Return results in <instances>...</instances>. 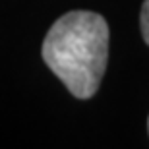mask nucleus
<instances>
[{
    "instance_id": "1",
    "label": "nucleus",
    "mask_w": 149,
    "mask_h": 149,
    "mask_svg": "<svg viewBox=\"0 0 149 149\" xmlns=\"http://www.w3.org/2000/svg\"><path fill=\"white\" fill-rule=\"evenodd\" d=\"M43 60L77 99L97 93L109 60V25L95 12L58 17L43 41Z\"/></svg>"
},
{
    "instance_id": "2",
    "label": "nucleus",
    "mask_w": 149,
    "mask_h": 149,
    "mask_svg": "<svg viewBox=\"0 0 149 149\" xmlns=\"http://www.w3.org/2000/svg\"><path fill=\"white\" fill-rule=\"evenodd\" d=\"M139 27H141L143 41L149 45V0H145L143 6H141V14H139Z\"/></svg>"
},
{
    "instance_id": "3",
    "label": "nucleus",
    "mask_w": 149,
    "mask_h": 149,
    "mask_svg": "<svg viewBox=\"0 0 149 149\" xmlns=\"http://www.w3.org/2000/svg\"><path fill=\"white\" fill-rule=\"evenodd\" d=\"M147 128H149V122H147Z\"/></svg>"
}]
</instances>
